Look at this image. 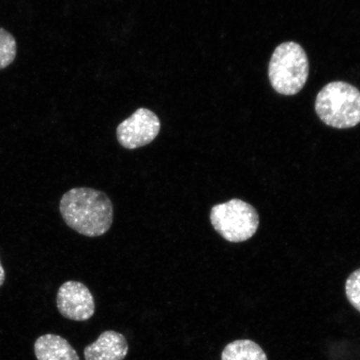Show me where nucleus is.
Segmentation results:
<instances>
[{
    "label": "nucleus",
    "mask_w": 360,
    "mask_h": 360,
    "mask_svg": "<svg viewBox=\"0 0 360 360\" xmlns=\"http://www.w3.org/2000/svg\"><path fill=\"white\" fill-rule=\"evenodd\" d=\"M56 302L58 312L70 321H88L96 312L91 292L86 285L78 281L63 283L58 290Z\"/></svg>",
    "instance_id": "obj_6"
},
{
    "label": "nucleus",
    "mask_w": 360,
    "mask_h": 360,
    "mask_svg": "<svg viewBox=\"0 0 360 360\" xmlns=\"http://www.w3.org/2000/svg\"><path fill=\"white\" fill-rule=\"evenodd\" d=\"M6 281V270H4L1 261H0V287H2Z\"/></svg>",
    "instance_id": "obj_12"
},
{
    "label": "nucleus",
    "mask_w": 360,
    "mask_h": 360,
    "mask_svg": "<svg viewBox=\"0 0 360 360\" xmlns=\"http://www.w3.org/2000/svg\"><path fill=\"white\" fill-rule=\"evenodd\" d=\"M210 218L215 231L231 243L250 240L259 224V214L255 207L238 199L214 205Z\"/></svg>",
    "instance_id": "obj_4"
},
{
    "label": "nucleus",
    "mask_w": 360,
    "mask_h": 360,
    "mask_svg": "<svg viewBox=\"0 0 360 360\" xmlns=\"http://www.w3.org/2000/svg\"><path fill=\"white\" fill-rule=\"evenodd\" d=\"M345 294L351 305L360 313V268L346 281Z\"/></svg>",
    "instance_id": "obj_11"
},
{
    "label": "nucleus",
    "mask_w": 360,
    "mask_h": 360,
    "mask_svg": "<svg viewBox=\"0 0 360 360\" xmlns=\"http://www.w3.org/2000/svg\"><path fill=\"white\" fill-rule=\"evenodd\" d=\"M160 121L154 112L141 108L117 128V139L127 150L148 145L158 136Z\"/></svg>",
    "instance_id": "obj_5"
},
{
    "label": "nucleus",
    "mask_w": 360,
    "mask_h": 360,
    "mask_svg": "<svg viewBox=\"0 0 360 360\" xmlns=\"http://www.w3.org/2000/svg\"><path fill=\"white\" fill-rule=\"evenodd\" d=\"M34 353L38 360H79L77 352L68 340L53 334L38 338Z\"/></svg>",
    "instance_id": "obj_8"
},
{
    "label": "nucleus",
    "mask_w": 360,
    "mask_h": 360,
    "mask_svg": "<svg viewBox=\"0 0 360 360\" xmlns=\"http://www.w3.org/2000/svg\"><path fill=\"white\" fill-rule=\"evenodd\" d=\"M309 77V61L304 49L295 42L283 43L274 51L269 65L272 87L283 96H295Z\"/></svg>",
    "instance_id": "obj_3"
},
{
    "label": "nucleus",
    "mask_w": 360,
    "mask_h": 360,
    "mask_svg": "<svg viewBox=\"0 0 360 360\" xmlns=\"http://www.w3.org/2000/svg\"><path fill=\"white\" fill-rule=\"evenodd\" d=\"M315 111L330 127H354L360 123V91L343 81L328 84L318 94Z\"/></svg>",
    "instance_id": "obj_2"
},
{
    "label": "nucleus",
    "mask_w": 360,
    "mask_h": 360,
    "mask_svg": "<svg viewBox=\"0 0 360 360\" xmlns=\"http://www.w3.org/2000/svg\"><path fill=\"white\" fill-rule=\"evenodd\" d=\"M129 352L126 338L114 330L103 332L84 349L85 360H124Z\"/></svg>",
    "instance_id": "obj_7"
},
{
    "label": "nucleus",
    "mask_w": 360,
    "mask_h": 360,
    "mask_svg": "<svg viewBox=\"0 0 360 360\" xmlns=\"http://www.w3.org/2000/svg\"><path fill=\"white\" fill-rule=\"evenodd\" d=\"M60 211L65 224L87 237L105 235L111 227L114 207L105 193L90 188H74L62 196Z\"/></svg>",
    "instance_id": "obj_1"
},
{
    "label": "nucleus",
    "mask_w": 360,
    "mask_h": 360,
    "mask_svg": "<svg viewBox=\"0 0 360 360\" xmlns=\"http://www.w3.org/2000/svg\"><path fill=\"white\" fill-rule=\"evenodd\" d=\"M221 360H268L260 346L250 340H238L225 346Z\"/></svg>",
    "instance_id": "obj_9"
},
{
    "label": "nucleus",
    "mask_w": 360,
    "mask_h": 360,
    "mask_svg": "<svg viewBox=\"0 0 360 360\" xmlns=\"http://www.w3.org/2000/svg\"><path fill=\"white\" fill-rule=\"evenodd\" d=\"M17 43L15 37L0 27V70L6 69L15 60Z\"/></svg>",
    "instance_id": "obj_10"
}]
</instances>
